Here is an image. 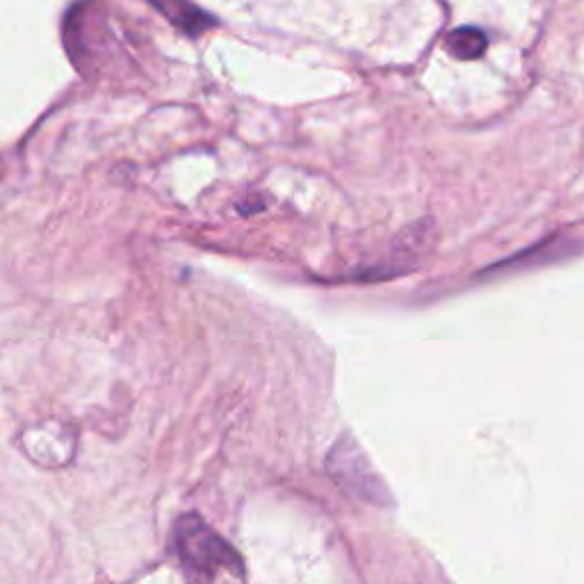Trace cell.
<instances>
[{
	"instance_id": "277c9868",
	"label": "cell",
	"mask_w": 584,
	"mask_h": 584,
	"mask_svg": "<svg viewBox=\"0 0 584 584\" xmlns=\"http://www.w3.org/2000/svg\"><path fill=\"white\" fill-rule=\"evenodd\" d=\"M489 46L487 35L481 33L475 25H464V28H456L448 35L445 48L456 60H477L485 56V50Z\"/></svg>"
},
{
	"instance_id": "6da1fadb",
	"label": "cell",
	"mask_w": 584,
	"mask_h": 584,
	"mask_svg": "<svg viewBox=\"0 0 584 584\" xmlns=\"http://www.w3.org/2000/svg\"><path fill=\"white\" fill-rule=\"evenodd\" d=\"M174 544L179 550L181 564L194 584H213L215 577L226 571L242 575L245 567L236 548L224 541L217 532L196 514L179 519L174 529Z\"/></svg>"
},
{
	"instance_id": "3957f363",
	"label": "cell",
	"mask_w": 584,
	"mask_h": 584,
	"mask_svg": "<svg viewBox=\"0 0 584 584\" xmlns=\"http://www.w3.org/2000/svg\"><path fill=\"white\" fill-rule=\"evenodd\" d=\"M148 3L154 5L171 25H176V28L183 31L190 37H199L201 33H206L217 23L215 16L196 8L192 0H148Z\"/></svg>"
},
{
	"instance_id": "7a4b0ae2",
	"label": "cell",
	"mask_w": 584,
	"mask_h": 584,
	"mask_svg": "<svg viewBox=\"0 0 584 584\" xmlns=\"http://www.w3.org/2000/svg\"><path fill=\"white\" fill-rule=\"evenodd\" d=\"M326 470L347 496L366 500L370 504H393L391 491L386 489L382 477L370 468L363 450L351 437H343L334 445L326 460Z\"/></svg>"
}]
</instances>
